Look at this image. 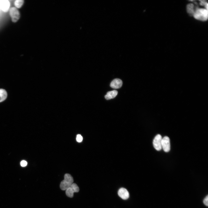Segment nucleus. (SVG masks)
Masks as SVG:
<instances>
[{
	"instance_id": "nucleus-15",
	"label": "nucleus",
	"mask_w": 208,
	"mask_h": 208,
	"mask_svg": "<svg viewBox=\"0 0 208 208\" xmlns=\"http://www.w3.org/2000/svg\"><path fill=\"white\" fill-rule=\"evenodd\" d=\"M27 164V161L25 160H23L21 162V165L22 167L25 166Z\"/></svg>"
},
{
	"instance_id": "nucleus-11",
	"label": "nucleus",
	"mask_w": 208,
	"mask_h": 208,
	"mask_svg": "<svg viewBox=\"0 0 208 208\" xmlns=\"http://www.w3.org/2000/svg\"><path fill=\"white\" fill-rule=\"evenodd\" d=\"M7 93L6 91L3 89H0V102L4 101L7 98Z\"/></svg>"
},
{
	"instance_id": "nucleus-4",
	"label": "nucleus",
	"mask_w": 208,
	"mask_h": 208,
	"mask_svg": "<svg viewBox=\"0 0 208 208\" xmlns=\"http://www.w3.org/2000/svg\"><path fill=\"white\" fill-rule=\"evenodd\" d=\"M9 13L13 22H16L19 19L20 17V13L16 7L11 8L9 10Z\"/></svg>"
},
{
	"instance_id": "nucleus-5",
	"label": "nucleus",
	"mask_w": 208,
	"mask_h": 208,
	"mask_svg": "<svg viewBox=\"0 0 208 208\" xmlns=\"http://www.w3.org/2000/svg\"><path fill=\"white\" fill-rule=\"evenodd\" d=\"M162 138L160 134H157L153 140V145L154 148L157 151L160 150L162 148L161 141Z\"/></svg>"
},
{
	"instance_id": "nucleus-7",
	"label": "nucleus",
	"mask_w": 208,
	"mask_h": 208,
	"mask_svg": "<svg viewBox=\"0 0 208 208\" xmlns=\"http://www.w3.org/2000/svg\"><path fill=\"white\" fill-rule=\"evenodd\" d=\"M162 148L166 152H168L170 150V139L167 136L164 137L162 138L161 141Z\"/></svg>"
},
{
	"instance_id": "nucleus-8",
	"label": "nucleus",
	"mask_w": 208,
	"mask_h": 208,
	"mask_svg": "<svg viewBox=\"0 0 208 208\" xmlns=\"http://www.w3.org/2000/svg\"><path fill=\"white\" fill-rule=\"evenodd\" d=\"M118 196L124 200L127 199L129 197V193L127 190L124 188H121L118 191Z\"/></svg>"
},
{
	"instance_id": "nucleus-14",
	"label": "nucleus",
	"mask_w": 208,
	"mask_h": 208,
	"mask_svg": "<svg viewBox=\"0 0 208 208\" xmlns=\"http://www.w3.org/2000/svg\"><path fill=\"white\" fill-rule=\"evenodd\" d=\"M208 195H207L204 198L203 200V203L206 206H208Z\"/></svg>"
},
{
	"instance_id": "nucleus-12",
	"label": "nucleus",
	"mask_w": 208,
	"mask_h": 208,
	"mask_svg": "<svg viewBox=\"0 0 208 208\" xmlns=\"http://www.w3.org/2000/svg\"><path fill=\"white\" fill-rule=\"evenodd\" d=\"M24 3L23 0H16L14 1V4L17 8H20L21 7Z\"/></svg>"
},
{
	"instance_id": "nucleus-10",
	"label": "nucleus",
	"mask_w": 208,
	"mask_h": 208,
	"mask_svg": "<svg viewBox=\"0 0 208 208\" xmlns=\"http://www.w3.org/2000/svg\"><path fill=\"white\" fill-rule=\"evenodd\" d=\"M118 93V91L115 90L108 92L105 95V98L107 100L113 99L116 96Z\"/></svg>"
},
{
	"instance_id": "nucleus-9",
	"label": "nucleus",
	"mask_w": 208,
	"mask_h": 208,
	"mask_svg": "<svg viewBox=\"0 0 208 208\" xmlns=\"http://www.w3.org/2000/svg\"><path fill=\"white\" fill-rule=\"evenodd\" d=\"M122 84V81L119 79H115L111 83L110 87L114 89H118L121 87Z\"/></svg>"
},
{
	"instance_id": "nucleus-6",
	"label": "nucleus",
	"mask_w": 208,
	"mask_h": 208,
	"mask_svg": "<svg viewBox=\"0 0 208 208\" xmlns=\"http://www.w3.org/2000/svg\"><path fill=\"white\" fill-rule=\"evenodd\" d=\"M194 3H190L188 4L186 6V10L187 13L190 15L193 16L196 9L199 7L198 4L196 2Z\"/></svg>"
},
{
	"instance_id": "nucleus-1",
	"label": "nucleus",
	"mask_w": 208,
	"mask_h": 208,
	"mask_svg": "<svg viewBox=\"0 0 208 208\" xmlns=\"http://www.w3.org/2000/svg\"><path fill=\"white\" fill-rule=\"evenodd\" d=\"M208 10L205 8L199 7L195 10L193 16L197 20L205 21L208 19Z\"/></svg>"
},
{
	"instance_id": "nucleus-3",
	"label": "nucleus",
	"mask_w": 208,
	"mask_h": 208,
	"mask_svg": "<svg viewBox=\"0 0 208 208\" xmlns=\"http://www.w3.org/2000/svg\"><path fill=\"white\" fill-rule=\"evenodd\" d=\"M79 190V188L75 183H73L66 190V195L70 198H72L75 192H78Z\"/></svg>"
},
{
	"instance_id": "nucleus-2",
	"label": "nucleus",
	"mask_w": 208,
	"mask_h": 208,
	"mask_svg": "<svg viewBox=\"0 0 208 208\" xmlns=\"http://www.w3.org/2000/svg\"><path fill=\"white\" fill-rule=\"evenodd\" d=\"M73 179L72 176L68 173L64 176V179L61 182L60 187L62 190H66L73 183Z\"/></svg>"
},
{
	"instance_id": "nucleus-13",
	"label": "nucleus",
	"mask_w": 208,
	"mask_h": 208,
	"mask_svg": "<svg viewBox=\"0 0 208 208\" xmlns=\"http://www.w3.org/2000/svg\"><path fill=\"white\" fill-rule=\"evenodd\" d=\"M77 141L78 142H81L83 140V137L80 134H78L76 138Z\"/></svg>"
}]
</instances>
